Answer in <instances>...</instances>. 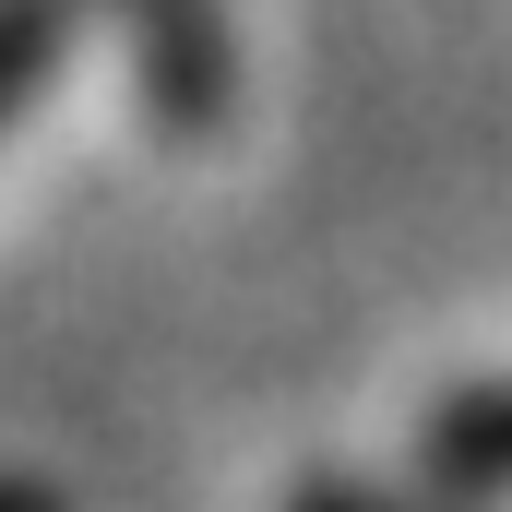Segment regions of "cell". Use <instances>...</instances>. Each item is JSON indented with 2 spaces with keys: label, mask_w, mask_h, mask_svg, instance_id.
<instances>
[{
  "label": "cell",
  "mask_w": 512,
  "mask_h": 512,
  "mask_svg": "<svg viewBox=\"0 0 512 512\" xmlns=\"http://www.w3.org/2000/svg\"><path fill=\"white\" fill-rule=\"evenodd\" d=\"M131 48H143V96L179 131L227 120V0H120Z\"/></svg>",
  "instance_id": "cell-1"
},
{
  "label": "cell",
  "mask_w": 512,
  "mask_h": 512,
  "mask_svg": "<svg viewBox=\"0 0 512 512\" xmlns=\"http://www.w3.org/2000/svg\"><path fill=\"white\" fill-rule=\"evenodd\" d=\"M72 24H84V0H0V131L48 96V72L72 60Z\"/></svg>",
  "instance_id": "cell-2"
},
{
  "label": "cell",
  "mask_w": 512,
  "mask_h": 512,
  "mask_svg": "<svg viewBox=\"0 0 512 512\" xmlns=\"http://www.w3.org/2000/svg\"><path fill=\"white\" fill-rule=\"evenodd\" d=\"M441 477L453 489H512V382L441 405Z\"/></svg>",
  "instance_id": "cell-3"
},
{
  "label": "cell",
  "mask_w": 512,
  "mask_h": 512,
  "mask_svg": "<svg viewBox=\"0 0 512 512\" xmlns=\"http://www.w3.org/2000/svg\"><path fill=\"white\" fill-rule=\"evenodd\" d=\"M298 512H405V501H370V489H310Z\"/></svg>",
  "instance_id": "cell-4"
},
{
  "label": "cell",
  "mask_w": 512,
  "mask_h": 512,
  "mask_svg": "<svg viewBox=\"0 0 512 512\" xmlns=\"http://www.w3.org/2000/svg\"><path fill=\"white\" fill-rule=\"evenodd\" d=\"M0 512H60L48 489H24V477H0Z\"/></svg>",
  "instance_id": "cell-5"
}]
</instances>
